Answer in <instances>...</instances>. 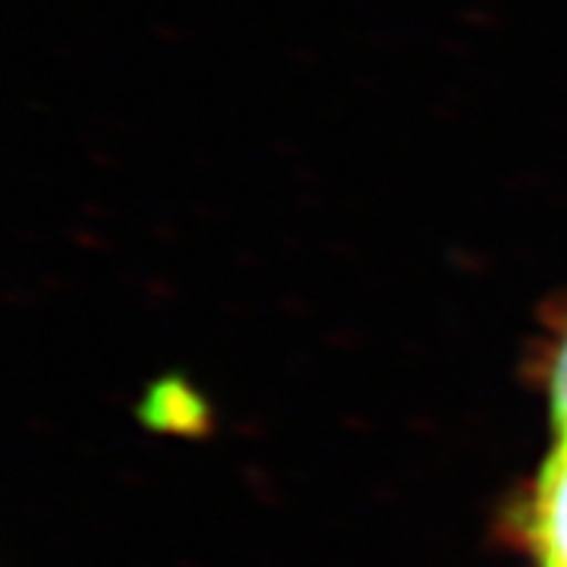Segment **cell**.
I'll return each mask as SVG.
<instances>
[{
	"label": "cell",
	"instance_id": "6da1fadb",
	"mask_svg": "<svg viewBox=\"0 0 567 567\" xmlns=\"http://www.w3.org/2000/svg\"><path fill=\"white\" fill-rule=\"evenodd\" d=\"M551 423H567V382H551Z\"/></svg>",
	"mask_w": 567,
	"mask_h": 567
}]
</instances>
